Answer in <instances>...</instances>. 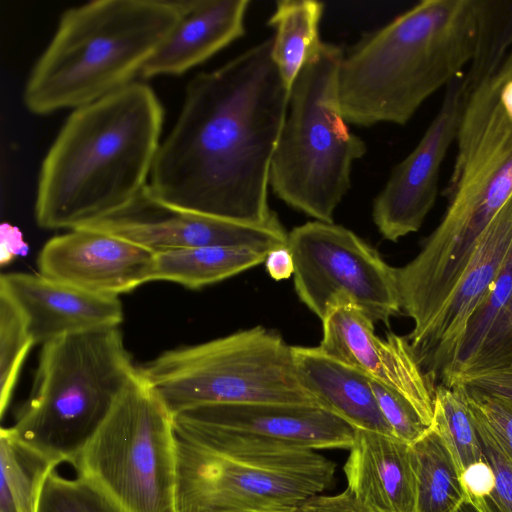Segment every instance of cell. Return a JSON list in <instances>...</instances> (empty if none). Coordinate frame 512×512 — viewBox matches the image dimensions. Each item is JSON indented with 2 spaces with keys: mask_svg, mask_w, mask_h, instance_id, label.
<instances>
[{
  "mask_svg": "<svg viewBox=\"0 0 512 512\" xmlns=\"http://www.w3.org/2000/svg\"><path fill=\"white\" fill-rule=\"evenodd\" d=\"M273 35L195 75L161 142L149 192L171 207L255 224L280 222L268 187L290 90L273 59Z\"/></svg>",
  "mask_w": 512,
  "mask_h": 512,
  "instance_id": "6da1fadb",
  "label": "cell"
},
{
  "mask_svg": "<svg viewBox=\"0 0 512 512\" xmlns=\"http://www.w3.org/2000/svg\"><path fill=\"white\" fill-rule=\"evenodd\" d=\"M164 110L140 81L72 110L40 166L35 218L45 229H74L132 201L148 184Z\"/></svg>",
  "mask_w": 512,
  "mask_h": 512,
  "instance_id": "7a4b0ae2",
  "label": "cell"
},
{
  "mask_svg": "<svg viewBox=\"0 0 512 512\" xmlns=\"http://www.w3.org/2000/svg\"><path fill=\"white\" fill-rule=\"evenodd\" d=\"M482 0H423L344 54L338 95L346 123L406 124L464 74L480 36Z\"/></svg>",
  "mask_w": 512,
  "mask_h": 512,
  "instance_id": "3957f363",
  "label": "cell"
},
{
  "mask_svg": "<svg viewBox=\"0 0 512 512\" xmlns=\"http://www.w3.org/2000/svg\"><path fill=\"white\" fill-rule=\"evenodd\" d=\"M179 19L177 0H97L67 9L27 77L25 107L35 115L74 110L135 82Z\"/></svg>",
  "mask_w": 512,
  "mask_h": 512,
  "instance_id": "277c9868",
  "label": "cell"
},
{
  "mask_svg": "<svg viewBox=\"0 0 512 512\" xmlns=\"http://www.w3.org/2000/svg\"><path fill=\"white\" fill-rule=\"evenodd\" d=\"M177 436L178 512H293L334 481L316 450L185 422Z\"/></svg>",
  "mask_w": 512,
  "mask_h": 512,
  "instance_id": "5b68a950",
  "label": "cell"
},
{
  "mask_svg": "<svg viewBox=\"0 0 512 512\" xmlns=\"http://www.w3.org/2000/svg\"><path fill=\"white\" fill-rule=\"evenodd\" d=\"M138 371L119 326L46 342L31 393L7 428L46 458L71 464Z\"/></svg>",
  "mask_w": 512,
  "mask_h": 512,
  "instance_id": "8992f818",
  "label": "cell"
},
{
  "mask_svg": "<svg viewBox=\"0 0 512 512\" xmlns=\"http://www.w3.org/2000/svg\"><path fill=\"white\" fill-rule=\"evenodd\" d=\"M343 55L339 46L321 42L299 72L270 170V186L280 200L327 223H333L350 188L354 161L366 153L340 108Z\"/></svg>",
  "mask_w": 512,
  "mask_h": 512,
  "instance_id": "52a82bcc",
  "label": "cell"
},
{
  "mask_svg": "<svg viewBox=\"0 0 512 512\" xmlns=\"http://www.w3.org/2000/svg\"><path fill=\"white\" fill-rule=\"evenodd\" d=\"M140 373L172 415L210 404L318 405L299 380L292 346L261 326L168 350Z\"/></svg>",
  "mask_w": 512,
  "mask_h": 512,
  "instance_id": "ba28073f",
  "label": "cell"
},
{
  "mask_svg": "<svg viewBox=\"0 0 512 512\" xmlns=\"http://www.w3.org/2000/svg\"><path fill=\"white\" fill-rule=\"evenodd\" d=\"M71 465L118 512H178L173 415L140 369Z\"/></svg>",
  "mask_w": 512,
  "mask_h": 512,
  "instance_id": "9c48e42d",
  "label": "cell"
},
{
  "mask_svg": "<svg viewBox=\"0 0 512 512\" xmlns=\"http://www.w3.org/2000/svg\"><path fill=\"white\" fill-rule=\"evenodd\" d=\"M287 246L294 259L296 294L320 320L338 295L387 326L401 313L397 268L352 231L310 221L288 233Z\"/></svg>",
  "mask_w": 512,
  "mask_h": 512,
  "instance_id": "30bf717a",
  "label": "cell"
},
{
  "mask_svg": "<svg viewBox=\"0 0 512 512\" xmlns=\"http://www.w3.org/2000/svg\"><path fill=\"white\" fill-rule=\"evenodd\" d=\"M512 196V156L490 166L450 199L416 257L399 269L407 293L440 310L468 266L487 227Z\"/></svg>",
  "mask_w": 512,
  "mask_h": 512,
  "instance_id": "8fae6325",
  "label": "cell"
},
{
  "mask_svg": "<svg viewBox=\"0 0 512 512\" xmlns=\"http://www.w3.org/2000/svg\"><path fill=\"white\" fill-rule=\"evenodd\" d=\"M147 185L121 209L82 227L113 234L154 254L205 246H239L268 253L287 246L288 233L280 222L255 225L180 210L153 197Z\"/></svg>",
  "mask_w": 512,
  "mask_h": 512,
  "instance_id": "7c38bea8",
  "label": "cell"
},
{
  "mask_svg": "<svg viewBox=\"0 0 512 512\" xmlns=\"http://www.w3.org/2000/svg\"><path fill=\"white\" fill-rule=\"evenodd\" d=\"M319 347L409 400L431 426L436 383L422 367L407 337L389 332L379 338L374 321L345 295L327 306Z\"/></svg>",
  "mask_w": 512,
  "mask_h": 512,
  "instance_id": "4fadbf2b",
  "label": "cell"
},
{
  "mask_svg": "<svg viewBox=\"0 0 512 512\" xmlns=\"http://www.w3.org/2000/svg\"><path fill=\"white\" fill-rule=\"evenodd\" d=\"M464 106L462 76L446 87L441 106L415 148L375 197L372 218L392 242L418 231L434 206L442 163L456 141Z\"/></svg>",
  "mask_w": 512,
  "mask_h": 512,
  "instance_id": "5bb4252c",
  "label": "cell"
},
{
  "mask_svg": "<svg viewBox=\"0 0 512 512\" xmlns=\"http://www.w3.org/2000/svg\"><path fill=\"white\" fill-rule=\"evenodd\" d=\"M155 254L113 234L78 227L51 238L38 257L41 275L103 296L150 282Z\"/></svg>",
  "mask_w": 512,
  "mask_h": 512,
  "instance_id": "9a60e30c",
  "label": "cell"
},
{
  "mask_svg": "<svg viewBox=\"0 0 512 512\" xmlns=\"http://www.w3.org/2000/svg\"><path fill=\"white\" fill-rule=\"evenodd\" d=\"M512 246V196L493 218L422 345L415 352L436 384L452 373L468 323Z\"/></svg>",
  "mask_w": 512,
  "mask_h": 512,
  "instance_id": "2e32d148",
  "label": "cell"
},
{
  "mask_svg": "<svg viewBox=\"0 0 512 512\" xmlns=\"http://www.w3.org/2000/svg\"><path fill=\"white\" fill-rule=\"evenodd\" d=\"M174 418L312 450L350 449L354 430L318 405L285 403L210 404Z\"/></svg>",
  "mask_w": 512,
  "mask_h": 512,
  "instance_id": "e0dca14e",
  "label": "cell"
},
{
  "mask_svg": "<svg viewBox=\"0 0 512 512\" xmlns=\"http://www.w3.org/2000/svg\"><path fill=\"white\" fill-rule=\"evenodd\" d=\"M0 293L21 314L35 344L117 327L123 320L119 297L93 294L41 274H2Z\"/></svg>",
  "mask_w": 512,
  "mask_h": 512,
  "instance_id": "ac0fdd59",
  "label": "cell"
},
{
  "mask_svg": "<svg viewBox=\"0 0 512 512\" xmlns=\"http://www.w3.org/2000/svg\"><path fill=\"white\" fill-rule=\"evenodd\" d=\"M180 19L140 77L177 76L245 34L249 0H177Z\"/></svg>",
  "mask_w": 512,
  "mask_h": 512,
  "instance_id": "d6986e66",
  "label": "cell"
},
{
  "mask_svg": "<svg viewBox=\"0 0 512 512\" xmlns=\"http://www.w3.org/2000/svg\"><path fill=\"white\" fill-rule=\"evenodd\" d=\"M343 471L347 489L375 512H417L410 444L391 434L354 430Z\"/></svg>",
  "mask_w": 512,
  "mask_h": 512,
  "instance_id": "ffe728a7",
  "label": "cell"
},
{
  "mask_svg": "<svg viewBox=\"0 0 512 512\" xmlns=\"http://www.w3.org/2000/svg\"><path fill=\"white\" fill-rule=\"evenodd\" d=\"M292 353L302 386L320 407L353 430L393 435L367 375L331 357L319 346H292Z\"/></svg>",
  "mask_w": 512,
  "mask_h": 512,
  "instance_id": "44dd1931",
  "label": "cell"
},
{
  "mask_svg": "<svg viewBox=\"0 0 512 512\" xmlns=\"http://www.w3.org/2000/svg\"><path fill=\"white\" fill-rule=\"evenodd\" d=\"M268 253L239 246H205L156 253L151 281L200 289L265 262Z\"/></svg>",
  "mask_w": 512,
  "mask_h": 512,
  "instance_id": "7402d4cb",
  "label": "cell"
},
{
  "mask_svg": "<svg viewBox=\"0 0 512 512\" xmlns=\"http://www.w3.org/2000/svg\"><path fill=\"white\" fill-rule=\"evenodd\" d=\"M324 4L314 0H281L268 25L273 35L272 59L285 83L291 87L299 72L322 42L319 38V24Z\"/></svg>",
  "mask_w": 512,
  "mask_h": 512,
  "instance_id": "603a6c76",
  "label": "cell"
},
{
  "mask_svg": "<svg viewBox=\"0 0 512 512\" xmlns=\"http://www.w3.org/2000/svg\"><path fill=\"white\" fill-rule=\"evenodd\" d=\"M417 512H453L466 497L460 469L442 438L432 427L413 444Z\"/></svg>",
  "mask_w": 512,
  "mask_h": 512,
  "instance_id": "cb8c5ba5",
  "label": "cell"
},
{
  "mask_svg": "<svg viewBox=\"0 0 512 512\" xmlns=\"http://www.w3.org/2000/svg\"><path fill=\"white\" fill-rule=\"evenodd\" d=\"M0 465V512H38L44 482L59 464L2 428Z\"/></svg>",
  "mask_w": 512,
  "mask_h": 512,
  "instance_id": "d4e9b609",
  "label": "cell"
},
{
  "mask_svg": "<svg viewBox=\"0 0 512 512\" xmlns=\"http://www.w3.org/2000/svg\"><path fill=\"white\" fill-rule=\"evenodd\" d=\"M431 426L448 445L460 472L483 460L480 441L462 384H437Z\"/></svg>",
  "mask_w": 512,
  "mask_h": 512,
  "instance_id": "484cf974",
  "label": "cell"
},
{
  "mask_svg": "<svg viewBox=\"0 0 512 512\" xmlns=\"http://www.w3.org/2000/svg\"><path fill=\"white\" fill-rule=\"evenodd\" d=\"M35 345L24 319L0 293V412L9 406L22 364Z\"/></svg>",
  "mask_w": 512,
  "mask_h": 512,
  "instance_id": "4316f807",
  "label": "cell"
},
{
  "mask_svg": "<svg viewBox=\"0 0 512 512\" xmlns=\"http://www.w3.org/2000/svg\"><path fill=\"white\" fill-rule=\"evenodd\" d=\"M511 294L512 246L500 271L468 323L462 345L450 376L461 371L478 353L495 321L503 312Z\"/></svg>",
  "mask_w": 512,
  "mask_h": 512,
  "instance_id": "83f0119b",
  "label": "cell"
},
{
  "mask_svg": "<svg viewBox=\"0 0 512 512\" xmlns=\"http://www.w3.org/2000/svg\"><path fill=\"white\" fill-rule=\"evenodd\" d=\"M38 512H118L83 478H67L54 468L47 476Z\"/></svg>",
  "mask_w": 512,
  "mask_h": 512,
  "instance_id": "f1b7e54d",
  "label": "cell"
},
{
  "mask_svg": "<svg viewBox=\"0 0 512 512\" xmlns=\"http://www.w3.org/2000/svg\"><path fill=\"white\" fill-rule=\"evenodd\" d=\"M471 417L480 441L483 458L492 467L495 475L493 491L483 499L474 501L484 512H512V456L473 410Z\"/></svg>",
  "mask_w": 512,
  "mask_h": 512,
  "instance_id": "f546056e",
  "label": "cell"
},
{
  "mask_svg": "<svg viewBox=\"0 0 512 512\" xmlns=\"http://www.w3.org/2000/svg\"><path fill=\"white\" fill-rule=\"evenodd\" d=\"M379 408L392 434L408 443L416 442L428 426L414 405L393 389L371 379Z\"/></svg>",
  "mask_w": 512,
  "mask_h": 512,
  "instance_id": "4dcf8cb0",
  "label": "cell"
},
{
  "mask_svg": "<svg viewBox=\"0 0 512 512\" xmlns=\"http://www.w3.org/2000/svg\"><path fill=\"white\" fill-rule=\"evenodd\" d=\"M511 363L512 294L503 312L489 331L478 353L461 371L453 375L490 370L507 366Z\"/></svg>",
  "mask_w": 512,
  "mask_h": 512,
  "instance_id": "1f68e13d",
  "label": "cell"
},
{
  "mask_svg": "<svg viewBox=\"0 0 512 512\" xmlns=\"http://www.w3.org/2000/svg\"><path fill=\"white\" fill-rule=\"evenodd\" d=\"M463 387L469 408L486 422L512 456V401Z\"/></svg>",
  "mask_w": 512,
  "mask_h": 512,
  "instance_id": "d6a6232c",
  "label": "cell"
},
{
  "mask_svg": "<svg viewBox=\"0 0 512 512\" xmlns=\"http://www.w3.org/2000/svg\"><path fill=\"white\" fill-rule=\"evenodd\" d=\"M452 382L512 401V363L490 370L452 375L442 384Z\"/></svg>",
  "mask_w": 512,
  "mask_h": 512,
  "instance_id": "836d02e7",
  "label": "cell"
},
{
  "mask_svg": "<svg viewBox=\"0 0 512 512\" xmlns=\"http://www.w3.org/2000/svg\"><path fill=\"white\" fill-rule=\"evenodd\" d=\"M293 512H375L368 505L360 501L347 488L335 495H315Z\"/></svg>",
  "mask_w": 512,
  "mask_h": 512,
  "instance_id": "e575fe53",
  "label": "cell"
},
{
  "mask_svg": "<svg viewBox=\"0 0 512 512\" xmlns=\"http://www.w3.org/2000/svg\"><path fill=\"white\" fill-rule=\"evenodd\" d=\"M460 479L466 495L474 501L488 496L495 487L493 469L484 458L465 468Z\"/></svg>",
  "mask_w": 512,
  "mask_h": 512,
  "instance_id": "d590c367",
  "label": "cell"
},
{
  "mask_svg": "<svg viewBox=\"0 0 512 512\" xmlns=\"http://www.w3.org/2000/svg\"><path fill=\"white\" fill-rule=\"evenodd\" d=\"M28 244L22 233L15 226L4 223L0 229V263L1 266L10 264L18 256L28 253Z\"/></svg>",
  "mask_w": 512,
  "mask_h": 512,
  "instance_id": "8d00e7d4",
  "label": "cell"
},
{
  "mask_svg": "<svg viewBox=\"0 0 512 512\" xmlns=\"http://www.w3.org/2000/svg\"><path fill=\"white\" fill-rule=\"evenodd\" d=\"M264 263L268 274L275 280L288 279L294 274V259L288 246L269 251Z\"/></svg>",
  "mask_w": 512,
  "mask_h": 512,
  "instance_id": "74e56055",
  "label": "cell"
},
{
  "mask_svg": "<svg viewBox=\"0 0 512 512\" xmlns=\"http://www.w3.org/2000/svg\"><path fill=\"white\" fill-rule=\"evenodd\" d=\"M453 512H484L469 496L456 507Z\"/></svg>",
  "mask_w": 512,
  "mask_h": 512,
  "instance_id": "f35d334b",
  "label": "cell"
}]
</instances>
